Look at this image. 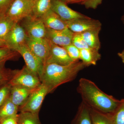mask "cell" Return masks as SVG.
Listing matches in <instances>:
<instances>
[{"instance_id":"cell-1","label":"cell","mask_w":124,"mask_h":124,"mask_svg":"<svg viewBox=\"0 0 124 124\" xmlns=\"http://www.w3.org/2000/svg\"><path fill=\"white\" fill-rule=\"evenodd\" d=\"M77 91L86 106L102 112L113 113L120 105V101L104 93L94 82L86 78L80 79Z\"/></svg>"},{"instance_id":"cell-2","label":"cell","mask_w":124,"mask_h":124,"mask_svg":"<svg viewBox=\"0 0 124 124\" xmlns=\"http://www.w3.org/2000/svg\"><path fill=\"white\" fill-rule=\"evenodd\" d=\"M80 60L67 65L54 63L44 65L40 79L41 83L48 88L49 93H53L61 85L75 79L80 71L86 67Z\"/></svg>"},{"instance_id":"cell-3","label":"cell","mask_w":124,"mask_h":124,"mask_svg":"<svg viewBox=\"0 0 124 124\" xmlns=\"http://www.w3.org/2000/svg\"><path fill=\"white\" fill-rule=\"evenodd\" d=\"M49 93L48 88L42 83L32 91L24 104L19 107V111L39 114L43 101Z\"/></svg>"},{"instance_id":"cell-4","label":"cell","mask_w":124,"mask_h":124,"mask_svg":"<svg viewBox=\"0 0 124 124\" xmlns=\"http://www.w3.org/2000/svg\"><path fill=\"white\" fill-rule=\"evenodd\" d=\"M9 83L11 86H23L32 90L42 84L39 77L29 70L26 65L22 69L17 70Z\"/></svg>"},{"instance_id":"cell-5","label":"cell","mask_w":124,"mask_h":124,"mask_svg":"<svg viewBox=\"0 0 124 124\" xmlns=\"http://www.w3.org/2000/svg\"><path fill=\"white\" fill-rule=\"evenodd\" d=\"M34 1L14 0L6 15L15 23H19L32 15Z\"/></svg>"},{"instance_id":"cell-6","label":"cell","mask_w":124,"mask_h":124,"mask_svg":"<svg viewBox=\"0 0 124 124\" xmlns=\"http://www.w3.org/2000/svg\"><path fill=\"white\" fill-rule=\"evenodd\" d=\"M28 36L19 23H15L4 39L6 47L17 51L26 44Z\"/></svg>"},{"instance_id":"cell-7","label":"cell","mask_w":124,"mask_h":124,"mask_svg":"<svg viewBox=\"0 0 124 124\" xmlns=\"http://www.w3.org/2000/svg\"><path fill=\"white\" fill-rule=\"evenodd\" d=\"M21 24L28 36L35 38H45L46 28L40 18L31 15L24 19Z\"/></svg>"},{"instance_id":"cell-8","label":"cell","mask_w":124,"mask_h":124,"mask_svg":"<svg viewBox=\"0 0 124 124\" xmlns=\"http://www.w3.org/2000/svg\"><path fill=\"white\" fill-rule=\"evenodd\" d=\"M26 44L34 54L45 64L50 49V43L46 38H35L28 36Z\"/></svg>"},{"instance_id":"cell-9","label":"cell","mask_w":124,"mask_h":124,"mask_svg":"<svg viewBox=\"0 0 124 124\" xmlns=\"http://www.w3.org/2000/svg\"><path fill=\"white\" fill-rule=\"evenodd\" d=\"M17 52L23 58L27 67L40 79L44 65L43 62L30 50L26 44L22 46Z\"/></svg>"},{"instance_id":"cell-10","label":"cell","mask_w":124,"mask_h":124,"mask_svg":"<svg viewBox=\"0 0 124 124\" xmlns=\"http://www.w3.org/2000/svg\"><path fill=\"white\" fill-rule=\"evenodd\" d=\"M74 34L68 28L61 30L46 28L45 38L53 44L64 47L72 44Z\"/></svg>"},{"instance_id":"cell-11","label":"cell","mask_w":124,"mask_h":124,"mask_svg":"<svg viewBox=\"0 0 124 124\" xmlns=\"http://www.w3.org/2000/svg\"><path fill=\"white\" fill-rule=\"evenodd\" d=\"M51 9L65 22L89 17L69 8L66 2L61 0H53Z\"/></svg>"},{"instance_id":"cell-12","label":"cell","mask_w":124,"mask_h":124,"mask_svg":"<svg viewBox=\"0 0 124 124\" xmlns=\"http://www.w3.org/2000/svg\"><path fill=\"white\" fill-rule=\"evenodd\" d=\"M49 42L50 49L45 64L54 63L67 65L75 62L69 57L64 48Z\"/></svg>"},{"instance_id":"cell-13","label":"cell","mask_w":124,"mask_h":124,"mask_svg":"<svg viewBox=\"0 0 124 124\" xmlns=\"http://www.w3.org/2000/svg\"><path fill=\"white\" fill-rule=\"evenodd\" d=\"M65 22L67 27L74 33H82L98 27L102 26L101 23L99 20L89 17L77 18Z\"/></svg>"},{"instance_id":"cell-14","label":"cell","mask_w":124,"mask_h":124,"mask_svg":"<svg viewBox=\"0 0 124 124\" xmlns=\"http://www.w3.org/2000/svg\"><path fill=\"white\" fill-rule=\"evenodd\" d=\"M46 28L61 30L67 28L66 22L51 9L40 18Z\"/></svg>"},{"instance_id":"cell-15","label":"cell","mask_w":124,"mask_h":124,"mask_svg":"<svg viewBox=\"0 0 124 124\" xmlns=\"http://www.w3.org/2000/svg\"><path fill=\"white\" fill-rule=\"evenodd\" d=\"M33 90L23 86H11L9 97L14 104L19 108L24 104Z\"/></svg>"},{"instance_id":"cell-16","label":"cell","mask_w":124,"mask_h":124,"mask_svg":"<svg viewBox=\"0 0 124 124\" xmlns=\"http://www.w3.org/2000/svg\"><path fill=\"white\" fill-rule=\"evenodd\" d=\"M101 27H98L80 33L89 48L99 51L101 47L99 34Z\"/></svg>"},{"instance_id":"cell-17","label":"cell","mask_w":124,"mask_h":124,"mask_svg":"<svg viewBox=\"0 0 124 124\" xmlns=\"http://www.w3.org/2000/svg\"><path fill=\"white\" fill-rule=\"evenodd\" d=\"M101 58L99 51L90 48L80 50V60L86 67L96 65Z\"/></svg>"},{"instance_id":"cell-18","label":"cell","mask_w":124,"mask_h":124,"mask_svg":"<svg viewBox=\"0 0 124 124\" xmlns=\"http://www.w3.org/2000/svg\"><path fill=\"white\" fill-rule=\"evenodd\" d=\"M89 108L92 124H114L113 113H104Z\"/></svg>"},{"instance_id":"cell-19","label":"cell","mask_w":124,"mask_h":124,"mask_svg":"<svg viewBox=\"0 0 124 124\" xmlns=\"http://www.w3.org/2000/svg\"><path fill=\"white\" fill-rule=\"evenodd\" d=\"M71 124H92L89 108L82 102Z\"/></svg>"},{"instance_id":"cell-20","label":"cell","mask_w":124,"mask_h":124,"mask_svg":"<svg viewBox=\"0 0 124 124\" xmlns=\"http://www.w3.org/2000/svg\"><path fill=\"white\" fill-rule=\"evenodd\" d=\"M19 107L11 101L9 96L0 107V120L18 115Z\"/></svg>"},{"instance_id":"cell-21","label":"cell","mask_w":124,"mask_h":124,"mask_svg":"<svg viewBox=\"0 0 124 124\" xmlns=\"http://www.w3.org/2000/svg\"><path fill=\"white\" fill-rule=\"evenodd\" d=\"M53 0H35L32 16L40 18L51 9Z\"/></svg>"},{"instance_id":"cell-22","label":"cell","mask_w":124,"mask_h":124,"mask_svg":"<svg viewBox=\"0 0 124 124\" xmlns=\"http://www.w3.org/2000/svg\"><path fill=\"white\" fill-rule=\"evenodd\" d=\"M15 23L6 14L0 15V38L4 40Z\"/></svg>"},{"instance_id":"cell-23","label":"cell","mask_w":124,"mask_h":124,"mask_svg":"<svg viewBox=\"0 0 124 124\" xmlns=\"http://www.w3.org/2000/svg\"><path fill=\"white\" fill-rule=\"evenodd\" d=\"M17 118L18 124H42L38 114L20 112L18 115Z\"/></svg>"},{"instance_id":"cell-24","label":"cell","mask_w":124,"mask_h":124,"mask_svg":"<svg viewBox=\"0 0 124 124\" xmlns=\"http://www.w3.org/2000/svg\"><path fill=\"white\" fill-rule=\"evenodd\" d=\"M19 55L17 51L7 47L0 48V66H5L7 61L16 59Z\"/></svg>"},{"instance_id":"cell-25","label":"cell","mask_w":124,"mask_h":124,"mask_svg":"<svg viewBox=\"0 0 124 124\" xmlns=\"http://www.w3.org/2000/svg\"><path fill=\"white\" fill-rule=\"evenodd\" d=\"M17 70L6 68L5 66H0V87L8 83Z\"/></svg>"},{"instance_id":"cell-26","label":"cell","mask_w":124,"mask_h":124,"mask_svg":"<svg viewBox=\"0 0 124 124\" xmlns=\"http://www.w3.org/2000/svg\"><path fill=\"white\" fill-rule=\"evenodd\" d=\"M72 44L79 50L89 48L80 33H74Z\"/></svg>"},{"instance_id":"cell-27","label":"cell","mask_w":124,"mask_h":124,"mask_svg":"<svg viewBox=\"0 0 124 124\" xmlns=\"http://www.w3.org/2000/svg\"><path fill=\"white\" fill-rule=\"evenodd\" d=\"M70 57L74 61L80 60V50L71 44L63 47Z\"/></svg>"},{"instance_id":"cell-28","label":"cell","mask_w":124,"mask_h":124,"mask_svg":"<svg viewBox=\"0 0 124 124\" xmlns=\"http://www.w3.org/2000/svg\"><path fill=\"white\" fill-rule=\"evenodd\" d=\"M11 87L9 82L0 87V107L9 96Z\"/></svg>"},{"instance_id":"cell-29","label":"cell","mask_w":124,"mask_h":124,"mask_svg":"<svg viewBox=\"0 0 124 124\" xmlns=\"http://www.w3.org/2000/svg\"><path fill=\"white\" fill-rule=\"evenodd\" d=\"M114 124H124V108L120 106L113 113Z\"/></svg>"},{"instance_id":"cell-30","label":"cell","mask_w":124,"mask_h":124,"mask_svg":"<svg viewBox=\"0 0 124 124\" xmlns=\"http://www.w3.org/2000/svg\"><path fill=\"white\" fill-rule=\"evenodd\" d=\"M102 0H83L81 4L87 9H95L102 3Z\"/></svg>"},{"instance_id":"cell-31","label":"cell","mask_w":124,"mask_h":124,"mask_svg":"<svg viewBox=\"0 0 124 124\" xmlns=\"http://www.w3.org/2000/svg\"><path fill=\"white\" fill-rule=\"evenodd\" d=\"M14 0H0V15L5 14Z\"/></svg>"},{"instance_id":"cell-32","label":"cell","mask_w":124,"mask_h":124,"mask_svg":"<svg viewBox=\"0 0 124 124\" xmlns=\"http://www.w3.org/2000/svg\"><path fill=\"white\" fill-rule=\"evenodd\" d=\"M17 116L18 115L0 120V124H18Z\"/></svg>"},{"instance_id":"cell-33","label":"cell","mask_w":124,"mask_h":124,"mask_svg":"<svg viewBox=\"0 0 124 124\" xmlns=\"http://www.w3.org/2000/svg\"><path fill=\"white\" fill-rule=\"evenodd\" d=\"M83 0H66V2L67 4H81Z\"/></svg>"},{"instance_id":"cell-34","label":"cell","mask_w":124,"mask_h":124,"mask_svg":"<svg viewBox=\"0 0 124 124\" xmlns=\"http://www.w3.org/2000/svg\"><path fill=\"white\" fill-rule=\"evenodd\" d=\"M117 54L119 57L121 59L122 62L124 63V50L121 52L118 53Z\"/></svg>"},{"instance_id":"cell-35","label":"cell","mask_w":124,"mask_h":124,"mask_svg":"<svg viewBox=\"0 0 124 124\" xmlns=\"http://www.w3.org/2000/svg\"><path fill=\"white\" fill-rule=\"evenodd\" d=\"M6 47L5 40L0 38V48Z\"/></svg>"},{"instance_id":"cell-36","label":"cell","mask_w":124,"mask_h":124,"mask_svg":"<svg viewBox=\"0 0 124 124\" xmlns=\"http://www.w3.org/2000/svg\"><path fill=\"white\" fill-rule=\"evenodd\" d=\"M120 106L124 108V99H122V100H121Z\"/></svg>"},{"instance_id":"cell-37","label":"cell","mask_w":124,"mask_h":124,"mask_svg":"<svg viewBox=\"0 0 124 124\" xmlns=\"http://www.w3.org/2000/svg\"><path fill=\"white\" fill-rule=\"evenodd\" d=\"M121 20H122L123 23L124 24V15L122 16V18H121Z\"/></svg>"},{"instance_id":"cell-38","label":"cell","mask_w":124,"mask_h":124,"mask_svg":"<svg viewBox=\"0 0 124 124\" xmlns=\"http://www.w3.org/2000/svg\"><path fill=\"white\" fill-rule=\"evenodd\" d=\"M61 0L62 1H64L66 2V0Z\"/></svg>"},{"instance_id":"cell-39","label":"cell","mask_w":124,"mask_h":124,"mask_svg":"<svg viewBox=\"0 0 124 124\" xmlns=\"http://www.w3.org/2000/svg\"><path fill=\"white\" fill-rule=\"evenodd\" d=\"M31 0L32 1H34L35 0Z\"/></svg>"},{"instance_id":"cell-40","label":"cell","mask_w":124,"mask_h":124,"mask_svg":"<svg viewBox=\"0 0 124 124\" xmlns=\"http://www.w3.org/2000/svg\"></svg>"}]
</instances>
